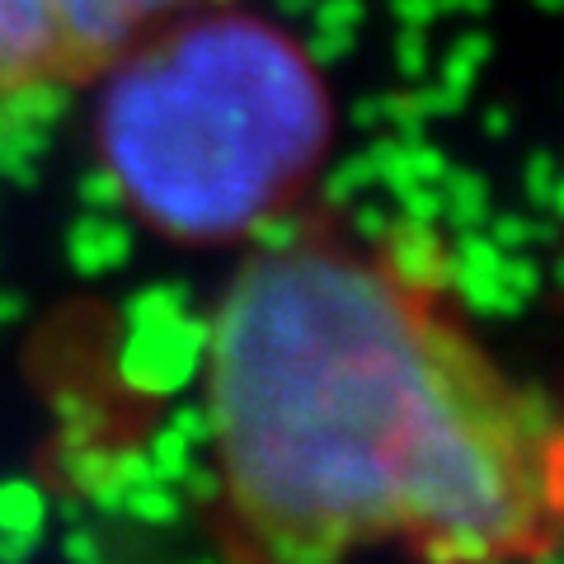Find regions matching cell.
I'll return each instance as SVG.
<instances>
[{
    "mask_svg": "<svg viewBox=\"0 0 564 564\" xmlns=\"http://www.w3.org/2000/svg\"><path fill=\"white\" fill-rule=\"evenodd\" d=\"M95 155L122 212L174 245H250L311 193L334 99L282 24L217 0L99 70Z\"/></svg>",
    "mask_w": 564,
    "mask_h": 564,
    "instance_id": "cell-2",
    "label": "cell"
},
{
    "mask_svg": "<svg viewBox=\"0 0 564 564\" xmlns=\"http://www.w3.org/2000/svg\"><path fill=\"white\" fill-rule=\"evenodd\" d=\"M80 85L62 0H0V109Z\"/></svg>",
    "mask_w": 564,
    "mask_h": 564,
    "instance_id": "cell-3",
    "label": "cell"
},
{
    "mask_svg": "<svg viewBox=\"0 0 564 564\" xmlns=\"http://www.w3.org/2000/svg\"><path fill=\"white\" fill-rule=\"evenodd\" d=\"M207 6V0H62L66 33L76 47L80 85H90L109 62H118L132 43L180 14Z\"/></svg>",
    "mask_w": 564,
    "mask_h": 564,
    "instance_id": "cell-4",
    "label": "cell"
},
{
    "mask_svg": "<svg viewBox=\"0 0 564 564\" xmlns=\"http://www.w3.org/2000/svg\"><path fill=\"white\" fill-rule=\"evenodd\" d=\"M207 522L226 564H551L564 433L395 240L288 217L203 344Z\"/></svg>",
    "mask_w": 564,
    "mask_h": 564,
    "instance_id": "cell-1",
    "label": "cell"
}]
</instances>
